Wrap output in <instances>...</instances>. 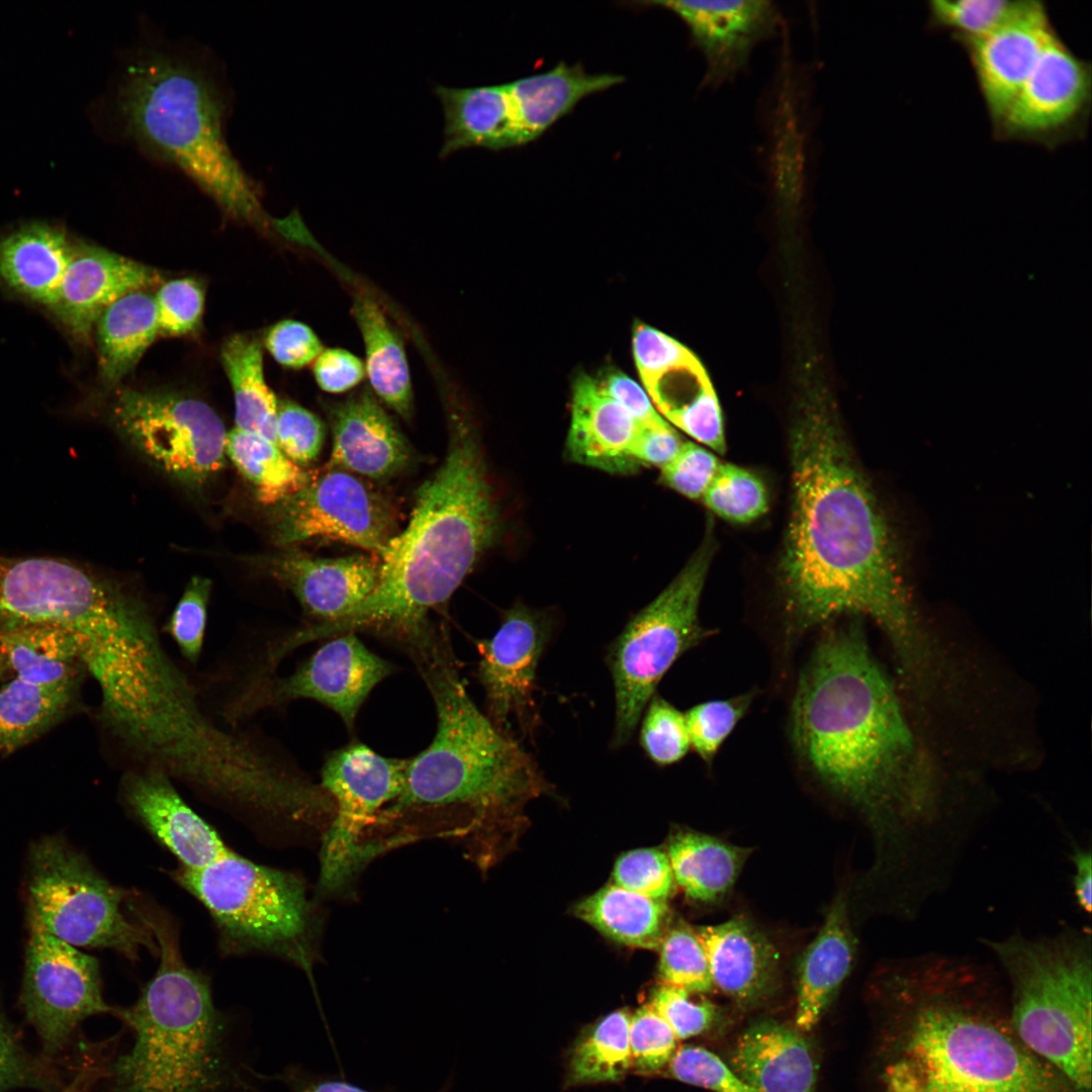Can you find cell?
Listing matches in <instances>:
<instances>
[{"label":"cell","instance_id":"obj_59","mask_svg":"<svg viewBox=\"0 0 1092 1092\" xmlns=\"http://www.w3.org/2000/svg\"><path fill=\"white\" fill-rule=\"evenodd\" d=\"M684 443L672 427L659 430L641 428L631 455L638 467L657 466L661 469L676 457Z\"/></svg>","mask_w":1092,"mask_h":1092},{"label":"cell","instance_id":"obj_47","mask_svg":"<svg viewBox=\"0 0 1092 1092\" xmlns=\"http://www.w3.org/2000/svg\"><path fill=\"white\" fill-rule=\"evenodd\" d=\"M17 1088L58 1092L60 1082L46 1060L32 1056L24 1049L0 1008V1092Z\"/></svg>","mask_w":1092,"mask_h":1092},{"label":"cell","instance_id":"obj_24","mask_svg":"<svg viewBox=\"0 0 1092 1092\" xmlns=\"http://www.w3.org/2000/svg\"><path fill=\"white\" fill-rule=\"evenodd\" d=\"M160 281V273L152 267L100 247L75 243L50 311L73 340L88 344L110 304Z\"/></svg>","mask_w":1092,"mask_h":1092},{"label":"cell","instance_id":"obj_27","mask_svg":"<svg viewBox=\"0 0 1092 1092\" xmlns=\"http://www.w3.org/2000/svg\"><path fill=\"white\" fill-rule=\"evenodd\" d=\"M265 564L318 623L340 619L358 607L375 589L380 573V558L373 554L315 558L290 552Z\"/></svg>","mask_w":1092,"mask_h":1092},{"label":"cell","instance_id":"obj_33","mask_svg":"<svg viewBox=\"0 0 1092 1092\" xmlns=\"http://www.w3.org/2000/svg\"><path fill=\"white\" fill-rule=\"evenodd\" d=\"M94 334L99 375L105 385L114 386L160 335L154 295L136 290L118 298L99 316Z\"/></svg>","mask_w":1092,"mask_h":1092},{"label":"cell","instance_id":"obj_19","mask_svg":"<svg viewBox=\"0 0 1092 1092\" xmlns=\"http://www.w3.org/2000/svg\"><path fill=\"white\" fill-rule=\"evenodd\" d=\"M551 632L546 615L516 605L504 614L490 639L477 641V677L485 693L488 718L500 729L510 732L512 719L522 731L532 729L537 666Z\"/></svg>","mask_w":1092,"mask_h":1092},{"label":"cell","instance_id":"obj_31","mask_svg":"<svg viewBox=\"0 0 1092 1092\" xmlns=\"http://www.w3.org/2000/svg\"><path fill=\"white\" fill-rule=\"evenodd\" d=\"M74 244L64 229L40 221L1 234L0 284L51 310Z\"/></svg>","mask_w":1092,"mask_h":1092},{"label":"cell","instance_id":"obj_48","mask_svg":"<svg viewBox=\"0 0 1092 1092\" xmlns=\"http://www.w3.org/2000/svg\"><path fill=\"white\" fill-rule=\"evenodd\" d=\"M615 885L640 895L666 900L674 891L668 856L657 848H641L622 854L616 861Z\"/></svg>","mask_w":1092,"mask_h":1092},{"label":"cell","instance_id":"obj_53","mask_svg":"<svg viewBox=\"0 0 1092 1092\" xmlns=\"http://www.w3.org/2000/svg\"><path fill=\"white\" fill-rule=\"evenodd\" d=\"M154 299L160 335L182 336L199 327L204 296L196 280L181 278L168 281L161 285Z\"/></svg>","mask_w":1092,"mask_h":1092},{"label":"cell","instance_id":"obj_37","mask_svg":"<svg viewBox=\"0 0 1092 1092\" xmlns=\"http://www.w3.org/2000/svg\"><path fill=\"white\" fill-rule=\"evenodd\" d=\"M0 643L15 677L39 685L80 687L86 669L69 632L50 626H23L1 631Z\"/></svg>","mask_w":1092,"mask_h":1092},{"label":"cell","instance_id":"obj_39","mask_svg":"<svg viewBox=\"0 0 1092 1092\" xmlns=\"http://www.w3.org/2000/svg\"><path fill=\"white\" fill-rule=\"evenodd\" d=\"M220 360L234 391L236 428L276 444L278 401L264 377L261 344L234 335L221 346Z\"/></svg>","mask_w":1092,"mask_h":1092},{"label":"cell","instance_id":"obj_40","mask_svg":"<svg viewBox=\"0 0 1092 1092\" xmlns=\"http://www.w3.org/2000/svg\"><path fill=\"white\" fill-rule=\"evenodd\" d=\"M225 454L253 485L257 499L266 506L273 507L295 493L311 476L276 444L237 428L228 433Z\"/></svg>","mask_w":1092,"mask_h":1092},{"label":"cell","instance_id":"obj_15","mask_svg":"<svg viewBox=\"0 0 1092 1092\" xmlns=\"http://www.w3.org/2000/svg\"><path fill=\"white\" fill-rule=\"evenodd\" d=\"M127 595L113 581L66 559L0 556V632L50 626L82 637Z\"/></svg>","mask_w":1092,"mask_h":1092},{"label":"cell","instance_id":"obj_36","mask_svg":"<svg viewBox=\"0 0 1092 1092\" xmlns=\"http://www.w3.org/2000/svg\"><path fill=\"white\" fill-rule=\"evenodd\" d=\"M353 314L363 338L365 370L374 394L402 418L413 408V388L406 355L398 333L380 306L356 294Z\"/></svg>","mask_w":1092,"mask_h":1092},{"label":"cell","instance_id":"obj_11","mask_svg":"<svg viewBox=\"0 0 1092 1092\" xmlns=\"http://www.w3.org/2000/svg\"><path fill=\"white\" fill-rule=\"evenodd\" d=\"M175 878L208 910L226 952L303 957L309 906L292 874L231 851L203 868L181 867Z\"/></svg>","mask_w":1092,"mask_h":1092},{"label":"cell","instance_id":"obj_58","mask_svg":"<svg viewBox=\"0 0 1092 1092\" xmlns=\"http://www.w3.org/2000/svg\"><path fill=\"white\" fill-rule=\"evenodd\" d=\"M605 390L644 429L672 427L658 414L644 389L622 372H609L600 380Z\"/></svg>","mask_w":1092,"mask_h":1092},{"label":"cell","instance_id":"obj_26","mask_svg":"<svg viewBox=\"0 0 1092 1092\" xmlns=\"http://www.w3.org/2000/svg\"><path fill=\"white\" fill-rule=\"evenodd\" d=\"M328 414L333 433L328 468L382 479L411 461L408 444L369 389L332 403Z\"/></svg>","mask_w":1092,"mask_h":1092},{"label":"cell","instance_id":"obj_38","mask_svg":"<svg viewBox=\"0 0 1092 1092\" xmlns=\"http://www.w3.org/2000/svg\"><path fill=\"white\" fill-rule=\"evenodd\" d=\"M79 687L39 685L14 677L0 689V752L10 753L61 721L76 705Z\"/></svg>","mask_w":1092,"mask_h":1092},{"label":"cell","instance_id":"obj_52","mask_svg":"<svg viewBox=\"0 0 1092 1092\" xmlns=\"http://www.w3.org/2000/svg\"><path fill=\"white\" fill-rule=\"evenodd\" d=\"M667 1065L673 1078L712 1092H758L704 1048L685 1045L675 1051Z\"/></svg>","mask_w":1092,"mask_h":1092},{"label":"cell","instance_id":"obj_14","mask_svg":"<svg viewBox=\"0 0 1092 1092\" xmlns=\"http://www.w3.org/2000/svg\"><path fill=\"white\" fill-rule=\"evenodd\" d=\"M112 417L148 460L183 484L200 486L224 466L228 433L200 399L126 388L117 392Z\"/></svg>","mask_w":1092,"mask_h":1092},{"label":"cell","instance_id":"obj_29","mask_svg":"<svg viewBox=\"0 0 1092 1092\" xmlns=\"http://www.w3.org/2000/svg\"><path fill=\"white\" fill-rule=\"evenodd\" d=\"M641 427L603 387L586 374L574 381L566 448L573 461L611 472L638 466L631 450Z\"/></svg>","mask_w":1092,"mask_h":1092},{"label":"cell","instance_id":"obj_25","mask_svg":"<svg viewBox=\"0 0 1092 1092\" xmlns=\"http://www.w3.org/2000/svg\"><path fill=\"white\" fill-rule=\"evenodd\" d=\"M121 793L133 814L182 868H203L232 851L182 799L164 771L130 770L122 778Z\"/></svg>","mask_w":1092,"mask_h":1092},{"label":"cell","instance_id":"obj_22","mask_svg":"<svg viewBox=\"0 0 1092 1092\" xmlns=\"http://www.w3.org/2000/svg\"><path fill=\"white\" fill-rule=\"evenodd\" d=\"M677 15L702 52L704 85L718 86L744 69L754 47L775 33L779 11L771 1H649Z\"/></svg>","mask_w":1092,"mask_h":1092},{"label":"cell","instance_id":"obj_12","mask_svg":"<svg viewBox=\"0 0 1092 1092\" xmlns=\"http://www.w3.org/2000/svg\"><path fill=\"white\" fill-rule=\"evenodd\" d=\"M712 552V542L703 544L679 574L628 622L610 646L615 747L632 737L658 682L672 664L714 633L698 618Z\"/></svg>","mask_w":1092,"mask_h":1092},{"label":"cell","instance_id":"obj_30","mask_svg":"<svg viewBox=\"0 0 1092 1092\" xmlns=\"http://www.w3.org/2000/svg\"><path fill=\"white\" fill-rule=\"evenodd\" d=\"M729 1067L758 1092H815L817 1065L808 1041L774 1019L757 1020L739 1035Z\"/></svg>","mask_w":1092,"mask_h":1092},{"label":"cell","instance_id":"obj_20","mask_svg":"<svg viewBox=\"0 0 1092 1092\" xmlns=\"http://www.w3.org/2000/svg\"><path fill=\"white\" fill-rule=\"evenodd\" d=\"M649 398L669 423L716 452L726 448L722 411L710 378L696 355L671 337L634 353Z\"/></svg>","mask_w":1092,"mask_h":1092},{"label":"cell","instance_id":"obj_49","mask_svg":"<svg viewBox=\"0 0 1092 1092\" xmlns=\"http://www.w3.org/2000/svg\"><path fill=\"white\" fill-rule=\"evenodd\" d=\"M210 589L208 578L192 577L167 624L169 635L191 664H196L201 655Z\"/></svg>","mask_w":1092,"mask_h":1092},{"label":"cell","instance_id":"obj_1","mask_svg":"<svg viewBox=\"0 0 1092 1092\" xmlns=\"http://www.w3.org/2000/svg\"><path fill=\"white\" fill-rule=\"evenodd\" d=\"M791 430L793 509L781 564L791 637L839 616H868L907 675L922 672L919 629L890 528L843 437L820 365L798 363Z\"/></svg>","mask_w":1092,"mask_h":1092},{"label":"cell","instance_id":"obj_2","mask_svg":"<svg viewBox=\"0 0 1092 1092\" xmlns=\"http://www.w3.org/2000/svg\"><path fill=\"white\" fill-rule=\"evenodd\" d=\"M791 739L809 776L864 818L881 870L910 879L933 844L938 787L856 622L818 639L795 691Z\"/></svg>","mask_w":1092,"mask_h":1092},{"label":"cell","instance_id":"obj_10","mask_svg":"<svg viewBox=\"0 0 1092 1092\" xmlns=\"http://www.w3.org/2000/svg\"><path fill=\"white\" fill-rule=\"evenodd\" d=\"M125 892L106 880L62 835L29 847L24 880L27 924L74 945L113 949L136 961L143 948L159 953L151 928L121 911Z\"/></svg>","mask_w":1092,"mask_h":1092},{"label":"cell","instance_id":"obj_43","mask_svg":"<svg viewBox=\"0 0 1092 1092\" xmlns=\"http://www.w3.org/2000/svg\"><path fill=\"white\" fill-rule=\"evenodd\" d=\"M703 499L716 515L734 523L759 518L768 505L762 480L752 471L729 463L720 464Z\"/></svg>","mask_w":1092,"mask_h":1092},{"label":"cell","instance_id":"obj_45","mask_svg":"<svg viewBox=\"0 0 1092 1092\" xmlns=\"http://www.w3.org/2000/svg\"><path fill=\"white\" fill-rule=\"evenodd\" d=\"M756 693L723 700H711L692 707L685 715L691 747L706 763H711L719 749L748 712Z\"/></svg>","mask_w":1092,"mask_h":1092},{"label":"cell","instance_id":"obj_13","mask_svg":"<svg viewBox=\"0 0 1092 1092\" xmlns=\"http://www.w3.org/2000/svg\"><path fill=\"white\" fill-rule=\"evenodd\" d=\"M407 759L383 756L353 742L330 754L321 787L335 811L321 848L320 884L325 892L344 890L370 860L367 835L400 794Z\"/></svg>","mask_w":1092,"mask_h":1092},{"label":"cell","instance_id":"obj_57","mask_svg":"<svg viewBox=\"0 0 1092 1092\" xmlns=\"http://www.w3.org/2000/svg\"><path fill=\"white\" fill-rule=\"evenodd\" d=\"M312 372L321 389L329 393L348 391L366 375L363 361L341 348L324 349L314 360Z\"/></svg>","mask_w":1092,"mask_h":1092},{"label":"cell","instance_id":"obj_60","mask_svg":"<svg viewBox=\"0 0 1092 1092\" xmlns=\"http://www.w3.org/2000/svg\"><path fill=\"white\" fill-rule=\"evenodd\" d=\"M272 1078L286 1084L291 1092H375L346 1081L343 1076L316 1074L299 1066H290ZM451 1085L448 1081L439 1092H449Z\"/></svg>","mask_w":1092,"mask_h":1092},{"label":"cell","instance_id":"obj_21","mask_svg":"<svg viewBox=\"0 0 1092 1092\" xmlns=\"http://www.w3.org/2000/svg\"><path fill=\"white\" fill-rule=\"evenodd\" d=\"M392 671L393 665L370 651L355 633H345L332 637L292 674L276 680L266 699L274 704L300 698L317 701L352 729L370 692Z\"/></svg>","mask_w":1092,"mask_h":1092},{"label":"cell","instance_id":"obj_42","mask_svg":"<svg viewBox=\"0 0 1092 1092\" xmlns=\"http://www.w3.org/2000/svg\"><path fill=\"white\" fill-rule=\"evenodd\" d=\"M1030 3V0H931L927 2V26L949 34L963 49L998 30Z\"/></svg>","mask_w":1092,"mask_h":1092},{"label":"cell","instance_id":"obj_55","mask_svg":"<svg viewBox=\"0 0 1092 1092\" xmlns=\"http://www.w3.org/2000/svg\"><path fill=\"white\" fill-rule=\"evenodd\" d=\"M719 466L712 452L688 442L682 444L676 457L661 468L660 477L665 485L678 493L699 499L704 496Z\"/></svg>","mask_w":1092,"mask_h":1092},{"label":"cell","instance_id":"obj_3","mask_svg":"<svg viewBox=\"0 0 1092 1092\" xmlns=\"http://www.w3.org/2000/svg\"><path fill=\"white\" fill-rule=\"evenodd\" d=\"M902 1018L886 1092H1075L998 1019L992 973L980 962L926 953L883 978Z\"/></svg>","mask_w":1092,"mask_h":1092},{"label":"cell","instance_id":"obj_41","mask_svg":"<svg viewBox=\"0 0 1092 1092\" xmlns=\"http://www.w3.org/2000/svg\"><path fill=\"white\" fill-rule=\"evenodd\" d=\"M630 1016L618 1010L604 1017L577 1040L571 1061L573 1083L620 1080L632 1065L629 1043Z\"/></svg>","mask_w":1092,"mask_h":1092},{"label":"cell","instance_id":"obj_35","mask_svg":"<svg viewBox=\"0 0 1092 1092\" xmlns=\"http://www.w3.org/2000/svg\"><path fill=\"white\" fill-rule=\"evenodd\" d=\"M748 853L746 848L687 829L670 835L666 854L674 882L687 896L715 902L732 889Z\"/></svg>","mask_w":1092,"mask_h":1092},{"label":"cell","instance_id":"obj_46","mask_svg":"<svg viewBox=\"0 0 1092 1092\" xmlns=\"http://www.w3.org/2000/svg\"><path fill=\"white\" fill-rule=\"evenodd\" d=\"M645 709L640 731L644 751L658 765L679 761L691 748L686 715L658 695Z\"/></svg>","mask_w":1092,"mask_h":1092},{"label":"cell","instance_id":"obj_4","mask_svg":"<svg viewBox=\"0 0 1092 1092\" xmlns=\"http://www.w3.org/2000/svg\"><path fill=\"white\" fill-rule=\"evenodd\" d=\"M497 509L481 447L468 423L455 419L446 457L417 491L406 528L380 558L378 583L349 614L290 636L294 647L358 630L402 644L429 626V612L445 604L492 542Z\"/></svg>","mask_w":1092,"mask_h":1092},{"label":"cell","instance_id":"obj_8","mask_svg":"<svg viewBox=\"0 0 1092 1092\" xmlns=\"http://www.w3.org/2000/svg\"><path fill=\"white\" fill-rule=\"evenodd\" d=\"M1011 986L1010 1026L1075 1092L1091 1091L1092 946L1089 932L985 939Z\"/></svg>","mask_w":1092,"mask_h":1092},{"label":"cell","instance_id":"obj_16","mask_svg":"<svg viewBox=\"0 0 1092 1092\" xmlns=\"http://www.w3.org/2000/svg\"><path fill=\"white\" fill-rule=\"evenodd\" d=\"M390 503L353 473L334 468L311 474L298 491L272 507L276 544L336 541L379 556L394 536Z\"/></svg>","mask_w":1092,"mask_h":1092},{"label":"cell","instance_id":"obj_6","mask_svg":"<svg viewBox=\"0 0 1092 1092\" xmlns=\"http://www.w3.org/2000/svg\"><path fill=\"white\" fill-rule=\"evenodd\" d=\"M228 105L218 75L201 57L153 46L130 55L115 93L124 139L182 171L229 216L264 225L258 185L226 143Z\"/></svg>","mask_w":1092,"mask_h":1092},{"label":"cell","instance_id":"obj_51","mask_svg":"<svg viewBox=\"0 0 1092 1092\" xmlns=\"http://www.w3.org/2000/svg\"><path fill=\"white\" fill-rule=\"evenodd\" d=\"M275 434L279 449L301 467L318 456L325 441V426L303 406L291 400H280Z\"/></svg>","mask_w":1092,"mask_h":1092},{"label":"cell","instance_id":"obj_7","mask_svg":"<svg viewBox=\"0 0 1092 1092\" xmlns=\"http://www.w3.org/2000/svg\"><path fill=\"white\" fill-rule=\"evenodd\" d=\"M134 912L154 933L160 965L132 1005L114 1008L133 1041L108 1067L106 1092L247 1088L231 1049L230 1022L213 1003L208 978L185 964L163 915L141 906Z\"/></svg>","mask_w":1092,"mask_h":1092},{"label":"cell","instance_id":"obj_56","mask_svg":"<svg viewBox=\"0 0 1092 1092\" xmlns=\"http://www.w3.org/2000/svg\"><path fill=\"white\" fill-rule=\"evenodd\" d=\"M265 346L282 366L299 369L318 357L324 347L306 325L284 320L272 326L265 337Z\"/></svg>","mask_w":1092,"mask_h":1092},{"label":"cell","instance_id":"obj_32","mask_svg":"<svg viewBox=\"0 0 1092 1092\" xmlns=\"http://www.w3.org/2000/svg\"><path fill=\"white\" fill-rule=\"evenodd\" d=\"M855 949L847 901L845 894L839 892L799 963L796 1028L809 1031L819 1022L849 974Z\"/></svg>","mask_w":1092,"mask_h":1092},{"label":"cell","instance_id":"obj_28","mask_svg":"<svg viewBox=\"0 0 1092 1092\" xmlns=\"http://www.w3.org/2000/svg\"><path fill=\"white\" fill-rule=\"evenodd\" d=\"M705 948L714 987L742 1006L765 998L777 986L776 946L743 917L696 929Z\"/></svg>","mask_w":1092,"mask_h":1092},{"label":"cell","instance_id":"obj_9","mask_svg":"<svg viewBox=\"0 0 1092 1092\" xmlns=\"http://www.w3.org/2000/svg\"><path fill=\"white\" fill-rule=\"evenodd\" d=\"M624 82L612 73H589L580 64L553 68L511 82L468 88L438 85L444 112L440 157L466 148L502 151L535 142L584 98Z\"/></svg>","mask_w":1092,"mask_h":1092},{"label":"cell","instance_id":"obj_62","mask_svg":"<svg viewBox=\"0 0 1092 1092\" xmlns=\"http://www.w3.org/2000/svg\"><path fill=\"white\" fill-rule=\"evenodd\" d=\"M10 672L7 656L0 643V678L6 676Z\"/></svg>","mask_w":1092,"mask_h":1092},{"label":"cell","instance_id":"obj_18","mask_svg":"<svg viewBox=\"0 0 1092 1092\" xmlns=\"http://www.w3.org/2000/svg\"><path fill=\"white\" fill-rule=\"evenodd\" d=\"M1091 99V63L1056 32L992 135L1053 151L1085 138Z\"/></svg>","mask_w":1092,"mask_h":1092},{"label":"cell","instance_id":"obj_5","mask_svg":"<svg viewBox=\"0 0 1092 1092\" xmlns=\"http://www.w3.org/2000/svg\"><path fill=\"white\" fill-rule=\"evenodd\" d=\"M404 646L433 698L437 729L430 745L407 759L402 790L378 823L440 808L464 809L466 832L519 819L547 788L536 762L473 703L444 635L428 628Z\"/></svg>","mask_w":1092,"mask_h":1092},{"label":"cell","instance_id":"obj_17","mask_svg":"<svg viewBox=\"0 0 1092 1092\" xmlns=\"http://www.w3.org/2000/svg\"><path fill=\"white\" fill-rule=\"evenodd\" d=\"M19 1004L48 1058L66 1048L86 1018L114 1011L103 999L98 961L32 924Z\"/></svg>","mask_w":1092,"mask_h":1092},{"label":"cell","instance_id":"obj_34","mask_svg":"<svg viewBox=\"0 0 1092 1092\" xmlns=\"http://www.w3.org/2000/svg\"><path fill=\"white\" fill-rule=\"evenodd\" d=\"M575 915L607 937L644 949H659L670 927L665 900L653 899L608 885L579 902Z\"/></svg>","mask_w":1092,"mask_h":1092},{"label":"cell","instance_id":"obj_61","mask_svg":"<svg viewBox=\"0 0 1092 1092\" xmlns=\"http://www.w3.org/2000/svg\"><path fill=\"white\" fill-rule=\"evenodd\" d=\"M1071 860L1074 868L1073 892L1078 906L1086 913H1091L1092 908V855L1091 850L1076 847Z\"/></svg>","mask_w":1092,"mask_h":1092},{"label":"cell","instance_id":"obj_54","mask_svg":"<svg viewBox=\"0 0 1092 1092\" xmlns=\"http://www.w3.org/2000/svg\"><path fill=\"white\" fill-rule=\"evenodd\" d=\"M686 989L661 984L650 997V1005L667 1022L676 1038H689L707 1030L716 1017L715 1006Z\"/></svg>","mask_w":1092,"mask_h":1092},{"label":"cell","instance_id":"obj_50","mask_svg":"<svg viewBox=\"0 0 1092 1092\" xmlns=\"http://www.w3.org/2000/svg\"><path fill=\"white\" fill-rule=\"evenodd\" d=\"M629 1043L632 1065L640 1073L651 1074L668 1064L675 1053L676 1036L653 1007L646 1004L630 1017Z\"/></svg>","mask_w":1092,"mask_h":1092},{"label":"cell","instance_id":"obj_23","mask_svg":"<svg viewBox=\"0 0 1092 1092\" xmlns=\"http://www.w3.org/2000/svg\"><path fill=\"white\" fill-rule=\"evenodd\" d=\"M1057 32L1040 1L993 33L965 47L992 134Z\"/></svg>","mask_w":1092,"mask_h":1092},{"label":"cell","instance_id":"obj_44","mask_svg":"<svg viewBox=\"0 0 1092 1092\" xmlns=\"http://www.w3.org/2000/svg\"><path fill=\"white\" fill-rule=\"evenodd\" d=\"M658 950L662 984L699 994L713 989L707 954L696 929L686 923L669 927Z\"/></svg>","mask_w":1092,"mask_h":1092}]
</instances>
